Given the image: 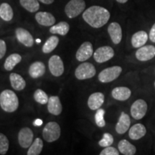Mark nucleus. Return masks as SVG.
<instances>
[{"label": "nucleus", "mask_w": 155, "mask_h": 155, "mask_svg": "<svg viewBox=\"0 0 155 155\" xmlns=\"http://www.w3.org/2000/svg\"><path fill=\"white\" fill-rule=\"evenodd\" d=\"M114 143V137L111 134L105 133L104 134L102 139L98 141V144L100 147H109Z\"/></svg>", "instance_id": "34"}, {"label": "nucleus", "mask_w": 155, "mask_h": 155, "mask_svg": "<svg viewBox=\"0 0 155 155\" xmlns=\"http://www.w3.org/2000/svg\"><path fill=\"white\" fill-rule=\"evenodd\" d=\"M14 17V12L12 7L7 3H2L0 5V17L6 22H9Z\"/></svg>", "instance_id": "27"}, {"label": "nucleus", "mask_w": 155, "mask_h": 155, "mask_svg": "<svg viewBox=\"0 0 155 155\" xmlns=\"http://www.w3.org/2000/svg\"><path fill=\"white\" fill-rule=\"evenodd\" d=\"M43 148V141L40 138L35 139L28 151V155H39Z\"/></svg>", "instance_id": "30"}, {"label": "nucleus", "mask_w": 155, "mask_h": 155, "mask_svg": "<svg viewBox=\"0 0 155 155\" xmlns=\"http://www.w3.org/2000/svg\"><path fill=\"white\" fill-rule=\"evenodd\" d=\"M86 8L84 0H71L65 7V12L68 17L73 19L78 16Z\"/></svg>", "instance_id": "4"}, {"label": "nucleus", "mask_w": 155, "mask_h": 155, "mask_svg": "<svg viewBox=\"0 0 155 155\" xmlns=\"http://www.w3.org/2000/svg\"><path fill=\"white\" fill-rule=\"evenodd\" d=\"M34 99L40 104L44 105V104H48L49 98L47 94L42 89H37L34 93Z\"/></svg>", "instance_id": "31"}, {"label": "nucleus", "mask_w": 155, "mask_h": 155, "mask_svg": "<svg viewBox=\"0 0 155 155\" xmlns=\"http://www.w3.org/2000/svg\"><path fill=\"white\" fill-rule=\"evenodd\" d=\"M9 147V139L4 134L0 133V154L5 155L8 152Z\"/></svg>", "instance_id": "33"}, {"label": "nucleus", "mask_w": 155, "mask_h": 155, "mask_svg": "<svg viewBox=\"0 0 155 155\" xmlns=\"http://www.w3.org/2000/svg\"><path fill=\"white\" fill-rule=\"evenodd\" d=\"M35 19L39 25L45 27L53 26L55 23V17L47 12H39L35 15Z\"/></svg>", "instance_id": "16"}, {"label": "nucleus", "mask_w": 155, "mask_h": 155, "mask_svg": "<svg viewBox=\"0 0 155 155\" xmlns=\"http://www.w3.org/2000/svg\"><path fill=\"white\" fill-rule=\"evenodd\" d=\"M6 51H7V45H6L5 42L0 39V59H2L5 56Z\"/></svg>", "instance_id": "36"}, {"label": "nucleus", "mask_w": 155, "mask_h": 155, "mask_svg": "<svg viewBox=\"0 0 155 155\" xmlns=\"http://www.w3.org/2000/svg\"><path fill=\"white\" fill-rule=\"evenodd\" d=\"M33 132L28 127H24L20 129L18 134V141L22 148H28L32 144Z\"/></svg>", "instance_id": "11"}, {"label": "nucleus", "mask_w": 155, "mask_h": 155, "mask_svg": "<svg viewBox=\"0 0 155 155\" xmlns=\"http://www.w3.org/2000/svg\"><path fill=\"white\" fill-rule=\"evenodd\" d=\"M48 110L50 114L58 116L63 111L62 104L58 96H50L48 102Z\"/></svg>", "instance_id": "19"}, {"label": "nucleus", "mask_w": 155, "mask_h": 155, "mask_svg": "<svg viewBox=\"0 0 155 155\" xmlns=\"http://www.w3.org/2000/svg\"><path fill=\"white\" fill-rule=\"evenodd\" d=\"M149 38H150V40L151 41L155 43V23L152 25V28H151L150 35H149Z\"/></svg>", "instance_id": "37"}, {"label": "nucleus", "mask_w": 155, "mask_h": 155, "mask_svg": "<svg viewBox=\"0 0 155 155\" xmlns=\"http://www.w3.org/2000/svg\"><path fill=\"white\" fill-rule=\"evenodd\" d=\"M15 34H16V38L17 40L24 45L25 46L28 48L32 47L34 44L33 37L30 34L28 30H25L24 28H17L15 30Z\"/></svg>", "instance_id": "13"}, {"label": "nucleus", "mask_w": 155, "mask_h": 155, "mask_svg": "<svg viewBox=\"0 0 155 155\" xmlns=\"http://www.w3.org/2000/svg\"><path fill=\"white\" fill-rule=\"evenodd\" d=\"M131 95V90L127 87H116L114 88L111 91V96L114 99L120 101H124L130 98Z\"/></svg>", "instance_id": "18"}, {"label": "nucleus", "mask_w": 155, "mask_h": 155, "mask_svg": "<svg viewBox=\"0 0 155 155\" xmlns=\"http://www.w3.org/2000/svg\"><path fill=\"white\" fill-rule=\"evenodd\" d=\"M93 55L97 63H105L113 58L114 56V50L110 46H103V47L98 48Z\"/></svg>", "instance_id": "8"}, {"label": "nucleus", "mask_w": 155, "mask_h": 155, "mask_svg": "<svg viewBox=\"0 0 155 155\" xmlns=\"http://www.w3.org/2000/svg\"><path fill=\"white\" fill-rule=\"evenodd\" d=\"M9 80L12 87L16 91H22L26 86V81L17 73H12L9 75Z\"/></svg>", "instance_id": "23"}, {"label": "nucleus", "mask_w": 155, "mask_h": 155, "mask_svg": "<svg viewBox=\"0 0 155 155\" xmlns=\"http://www.w3.org/2000/svg\"><path fill=\"white\" fill-rule=\"evenodd\" d=\"M122 72V68L116 65L103 70L98 74V80L103 83H110L118 78Z\"/></svg>", "instance_id": "6"}, {"label": "nucleus", "mask_w": 155, "mask_h": 155, "mask_svg": "<svg viewBox=\"0 0 155 155\" xmlns=\"http://www.w3.org/2000/svg\"><path fill=\"white\" fill-rule=\"evenodd\" d=\"M61 129L59 124L55 121L48 122L42 131V137L47 142H53L59 139Z\"/></svg>", "instance_id": "3"}, {"label": "nucleus", "mask_w": 155, "mask_h": 155, "mask_svg": "<svg viewBox=\"0 0 155 155\" xmlns=\"http://www.w3.org/2000/svg\"><path fill=\"white\" fill-rule=\"evenodd\" d=\"M70 30V25L66 22H61L57 25H53L50 28V32L52 34H58L65 36L68 34Z\"/></svg>", "instance_id": "26"}, {"label": "nucleus", "mask_w": 155, "mask_h": 155, "mask_svg": "<svg viewBox=\"0 0 155 155\" xmlns=\"http://www.w3.org/2000/svg\"><path fill=\"white\" fill-rule=\"evenodd\" d=\"M22 61V56L18 53H13L7 57L5 63L4 64V67L6 71H10L14 69L17 64L19 63Z\"/></svg>", "instance_id": "25"}, {"label": "nucleus", "mask_w": 155, "mask_h": 155, "mask_svg": "<svg viewBox=\"0 0 155 155\" xmlns=\"http://www.w3.org/2000/svg\"><path fill=\"white\" fill-rule=\"evenodd\" d=\"M131 124V119L129 116L125 112H121L119 121L116 125V131L119 134H124L129 129Z\"/></svg>", "instance_id": "15"}, {"label": "nucleus", "mask_w": 155, "mask_h": 155, "mask_svg": "<svg viewBox=\"0 0 155 155\" xmlns=\"http://www.w3.org/2000/svg\"><path fill=\"white\" fill-rule=\"evenodd\" d=\"M147 133V129L142 124H136L129 131V137L132 140H139L144 137Z\"/></svg>", "instance_id": "20"}, {"label": "nucleus", "mask_w": 155, "mask_h": 155, "mask_svg": "<svg viewBox=\"0 0 155 155\" xmlns=\"http://www.w3.org/2000/svg\"><path fill=\"white\" fill-rule=\"evenodd\" d=\"M148 38V34L145 31H139L133 35L131 38V45L134 48H139L146 44Z\"/></svg>", "instance_id": "22"}, {"label": "nucleus", "mask_w": 155, "mask_h": 155, "mask_svg": "<svg viewBox=\"0 0 155 155\" xmlns=\"http://www.w3.org/2000/svg\"><path fill=\"white\" fill-rule=\"evenodd\" d=\"M40 41H41V40H38H38H36V42H40Z\"/></svg>", "instance_id": "41"}, {"label": "nucleus", "mask_w": 155, "mask_h": 155, "mask_svg": "<svg viewBox=\"0 0 155 155\" xmlns=\"http://www.w3.org/2000/svg\"><path fill=\"white\" fill-rule=\"evenodd\" d=\"M38 1L43 4H45V5H51L55 0H38Z\"/></svg>", "instance_id": "38"}, {"label": "nucleus", "mask_w": 155, "mask_h": 155, "mask_svg": "<svg viewBox=\"0 0 155 155\" xmlns=\"http://www.w3.org/2000/svg\"><path fill=\"white\" fill-rule=\"evenodd\" d=\"M58 43H59V38L57 36L50 37L42 46V52L45 54L50 53L55 49Z\"/></svg>", "instance_id": "28"}, {"label": "nucleus", "mask_w": 155, "mask_h": 155, "mask_svg": "<svg viewBox=\"0 0 155 155\" xmlns=\"http://www.w3.org/2000/svg\"><path fill=\"white\" fill-rule=\"evenodd\" d=\"M45 73V65L42 62L37 61L31 64L29 68V74L32 78H38Z\"/></svg>", "instance_id": "21"}, {"label": "nucleus", "mask_w": 155, "mask_h": 155, "mask_svg": "<svg viewBox=\"0 0 155 155\" xmlns=\"http://www.w3.org/2000/svg\"><path fill=\"white\" fill-rule=\"evenodd\" d=\"M96 68L92 63L84 62L77 67L75 71V75L78 80H86L91 78L96 75Z\"/></svg>", "instance_id": "5"}, {"label": "nucleus", "mask_w": 155, "mask_h": 155, "mask_svg": "<svg viewBox=\"0 0 155 155\" xmlns=\"http://www.w3.org/2000/svg\"><path fill=\"white\" fill-rule=\"evenodd\" d=\"M116 2L119 3H121V4H124L126 2H127L128 0H116Z\"/></svg>", "instance_id": "40"}, {"label": "nucleus", "mask_w": 155, "mask_h": 155, "mask_svg": "<svg viewBox=\"0 0 155 155\" xmlns=\"http://www.w3.org/2000/svg\"><path fill=\"white\" fill-rule=\"evenodd\" d=\"M119 151L112 147H106L100 153V155H119Z\"/></svg>", "instance_id": "35"}, {"label": "nucleus", "mask_w": 155, "mask_h": 155, "mask_svg": "<svg viewBox=\"0 0 155 155\" xmlns=\"http://www.w3.org/2000/svg\"><path fill=\"white\" fill-rule=\"evenodd\" d=\"M154 86H155V82H154Z\"/></svg>", "instance_id": "42"}, {"label": "nucleus", "mask_w": 155, "mask_h": 155, "mask_svg": "<svg viewBox=\"0 0 155 155\" xmlns=\"http://www.w3.org/2000/svg\"><path fill=\"white\" fill-rule=\"evenodd\" d=\"M108 32L109 34L112 42L117 45L122 40V29L118 22H111L108 27Z\"/></svg>", "instance_id": "14"}, {"label": "nucleus", "mask_w": 155, "mask_h": 155, "mask_svg": "<svg viewBox=\"0 0 155 155\" xmlns=\"http://www.w3.org/2000/svg\"><path fill=\"white\" fill-rule=\"evenodd\" d=\"M136 58L139 61H148L155 57V47L152 45H144L136 52Z\"/></svg>", "instance_id": "10"}, {"label": "nucleus", "mask_w": 155, "mask_h": 155, "mask_svg": "<svg viewBox=\"0 0 155 155\" xmlns=\"http://www.w3.org/2000/svg\"><path fill=\"white\" fill-rule=\"evenodd\" d=\"M119 152L124 155H134L137 152V148L134 145L131 144L129 141L122 139L118 144Z\"/></svg>", "instance_id": "24"}, {"label": "nucleus", "mask_w": 155, "mask_h": 155, "mask_svg": "<svg viewBox=\"0 0 155 155\" xmlns=\"http://www.w3.org/2000/svg\"><path fill=\"white\" fill-rule=\"evenodd\" d=\"M49 70L52 75L55 77H60L64 73V65L61 57L58 55H53L48 62Z\"/></svg>", "instance_id": "9"}, {"label": "nucleus", "mask_w": 155, "mask_h": 155, "mask_svg": "<svg viewBox=\"0 0 155 155\" xmlns=\"http://www.w3.org/2000/svg\"><path fill=\"white\" fill-rule=\"evenodd\" d=\"M0 106L6 112H15L19 107L18 97L13 91L9 89L3 91L0 94Z\"/></svg>", "instance_id": "2"}, {"label": "nucleus", "mask_w": 155, "mask_h": 155, "mask_svg": "<svg viewBox=\"0 0 155 155\" xmlns=\"http://www.w3.org/2000/svg\"><path fill=\"white\" fill-rule=\"evenodd\" d=\"M104 114L105 111L103 108H98L97 109V111L95 114V121H96V125L98 127L103 128L106 126V121L104 119Z\"/></svg>", "instance_id": "32"}, {"label": "nucleus", "mask_w": 155, "mask_h": 155, "mask_svg": "<svg viewBox=\"0 0 155 155\" xmlns=\"http://www.w3.org/2000/svg\"><path fill=\"white\" fill-rule=\"evenodd\" d=\"M38 0H19L20 5L23 8L30 12H36L40 8Z\"/></svg>", "instance_id": "29"}, {"label": "nucleus", "mask_w": 155, "mask_h": 155, "mask_svg": "<svg viewBox=\"0 0 155 155\" xmlns=\"http://www.w3.org/2000/svg\"><path fill=\"white\" fill-rule=\"evenodd\" d=\"M110 16L108 10L100 6H92L83 13V19L85 22L94 28L104 26L109 20Z\"/></svg>", "instance_id": "1"}, {"label": "nucleus", "mask_w": 155, "mask_h": 155, "mask_svg": "<svg viewBox=\"0 0 155 155\" xmlns=\"http://www.w3.org/2000/svg\"><path fill=\"white\" fill-rule=\"evenodd\" d=\"M94 55V48L90 42H84L77 50L76 59L80 62H84Z\"/></svg>", "instance_id": "12"}, {"label": "nucleus", "mask_w": 155, "mask_h": 155, "mask_svg": "<svg viewBox=\"0 0 155 155\" xmlns=\"http://www.w3.org/2000/svg\"><path fill=\"white\" fill-rule=\"evenodd\" d=\"M147 102L143 99H138L135 101L131 106V115L136 120L141 119L144 118L147 112Z\"/></svg>", "instance_id": "7"}, {"label": "nucleus", "mask_w": 155, "mask_h": 155, "mask_svg": "<svg viewBox=\"0 0 155 155\" xmlns=\"http://www.w3.org/2000/svg\"><path fill=\"white\" fill-rule=\"evenodd\" d=\"M104 95L101 92H96L90 95L88 99V106L90 109L96 111L101 108L104 103Z\"/></svg>", "instance_id": "17"}, {"label": "nucleus", "mask_w": 155, "mask_h": 155, "mask_svg": "<svg viewBox=\"0 0 155 155\" xmlns=\"http://www.w3.org/2000/svg\"><path fill=\"white\" fill-rule=\"evenodd\" d=\"M42 124V121L40 119H36L35 121H34V125L36 126V127H38V126H41Z\"/></svg>", "instance_id": "39"}]
</instances>
